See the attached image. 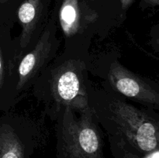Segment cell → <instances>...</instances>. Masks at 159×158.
<instances>
[{
	"instance_id": "1",
	"label": "cell",
	"mask_w": 159,
	"mask_h": 158,
	"mask_svg": "<svg viewBox=\"0 0 159 158\" xmlns=\"http://www.w3.org/2000/svg\"><path fill=\"white\" fill-rule=\"evenodd\" d=\"M61 149L65 158H102V141L89 108L80 119L65 108L60 134Z\"/></svg>"
},
{
	"instance_id": "2",
	"label": "cell",
	"mask_w": 159,
	"mask_h": 158,
	"mask_svg": "<svg viewBox=\"0 0 159 158\" xmlns=\"http://www.w3.org/2000/svg\"><path fill=\"white\" fill-rule=\"evenodd\" d=\"M110 112L112 119L134 147L145 153L158 148V127L144 112L120 100L112 102Z\"/></svg>"
},
{
	"instance_id": "3",
	"label": "cell",
	"mask_w": 159,
	"mask_h": 158,
	"mask_svg": "<svg viewBox=\"0 0 159 158\" xmlns=\"http://www.w3.org/2000/svg\"><path fill=\"white\" fill-rule=\"evenodd\" d=\"M85 69L84 63L80 60H69L54 71L51 88L57 103L82 112L88 109Z\"/></svg>"
},
{
	"instance_id": "4",
	"label": "cell",
	"mask_w": 159,
	"mask_h": 158,
	"mask_svg": "<svg viewBox=\"0 0 159 158\" xmlns=\"http://www.w3.org/2000/svg\"><path fill=\"white\" fill-rule=\"evenodd\" d=\"M108 77L111 86L118 92L130 99L159 108L158 91L120 64H112Z\"/></svg>"
},
{
	"instance_id": "5",
	"label": "cell",
	"mask_w": 159,
	"mask_h": 158,
	"mask_svg": "<svg viewBox=\"0 0 159 158\" xmlns=\"http://www.w3.org/2000/svg\"><path fill=\"white\" fill-rule=\"evenodd\" d=\"M96 19L93 12L85 14L79 0H64L59 12L61 27L66 37L81 33Z\"/></svg>"
},
{
	"instance_id": "6",
	"label": "cell",
	"mask_w": 159,
	"mask_h": 158,
	"mask_svg": "<svg viewBox=\"0 0 159 158\" xmlns=\"http://www.w3.org/2000/svg\"><path fill=\"white\" fill-rule=\"evenodd\" d=\"M51 46L50 32L46 30L39 39L35 47L23 57L19 65V79L17 82L18 89L23 88L26 82L35 75L48 57Z\"/></svg>"
},
{
	"instance_id": "7",
	"label": "cell",
	"mask_w": 159,
	"mask_h": 158,
	"mask_svg": "<svg viewBox=\"0 0 159 158\" xmlns=\"http://www.w3.org/2000/svg\"><path fill=\"white\" fill-rule=\"evenodd\" d=\"M40 0H25L18 9V18L22 26L20 46L25 48L29 43L40 11Z\"/></svg>"
},
{
	"instance_id": "8",
	"label": "cell",
	"mask_w": 159,
	"mask_h": 158,
	"mask_svg": "<svg viewBox=\"0 0 159 158\" xmlns=\"http://www.w3.org/2000/svg\"><path fill=\"white\" fill-rule=\"evenodd\" d=\"M0 158H24V147L21 140L8 125L0 129Z\"/></svg>"
},
{
	"instance_id": "9",
	"label": "cell",
	"mask_w": 159,
	"mask_h": 158,
	"mask_svg": "<svg viewBox=\"0 0 159 158\" xmlns=\"http://www.w3.org/2000/svg\"><path fill=\"white\" fill-rule=\"evenodd\" d=\"M142 3L144 7H155L159 6V0H143Z\"/></svg>"
},
{
	"instance_id": "10",
	"label": "cell",
	"mask_w": 159,
	"mask_h": 158,
	"mask_svg": "<svg viewBox=\"0 0 159 158\" xmlns=\"http://www.w3.org/2000/svg\"><path fill=\"white\" fill-rule=\"evenodd\" d=\"M3 82V61L2 56V51L0 49V88Z\"/></svg>"
},
{
	"instance_id": "11",
	"label": "cell",
	"mask_w": 159,
	"mask_h": 158,
	"mask_svg": "<svg viewBox=\"0 0 159 158\" xmlns=\"http://www.w3.org/2000/svg\"><path fill=\"white\" fill-rule=\"evenodd\" d=\"M120 2L123 9L126 10V9H127L130 6H131L134 0H120Z\"/></svg>"
},
{
	"instance_id": "12",
	"label": "cell",
	"mask_w": 159,
	"mask_h": 158,
	"mask_svg": "<svg viewBox=\"0 0 159 158\" xmlns=\"http://www.w3.org/2000/svg\"><path fill=\"white\" fill-rule=\"evenodd\" d=\"M123 158H138L136 156H134V154H132L130 152H125L124 155V157Z\"/></svg>"
},
{
	"instance_id": "13",
	"label": "cell",
	"mask_w": 159,
	"mask_h": 158,
	"mask_svg": "<svg viewBox=\"0 0 159 158\" xmlns=\"http://www.w3.org/2000/svg\"><path fill=\"white\" fill-rule=\"evenodd\" d=\"M155 44H156L157 47L159 48V34H158V37H157L156 40H155Z\"/></svg>"
},
{
	"instance_id": "14",
	"label": "cell",
	"mask_w": 159,
	"mask_h": 158,
	"mask_svg": "<svg viewBox=\"0 0 159 158\" xmlns=\"http://www.w3.org/2000/svg\"><path fill=\"white\" fill-rule=\"evenodd\" d=\"M157 138H158V147H159V128L158 129V132H157Z\"/></svg>"
},
{
	"instance_id": "15",
	"label": "cell",
	"mask_w": 159,
	"mask_h": 158,
	"mask_svg": "<svg viewBox=\"0 0 159 158\" xmlns=\"http://www.w3.org/2000/svg\"><path fill=\"white\" fill-rule=\"evenodd\" d=\"M7 1H9V0H0V2H7Z\"/></svg>"
}]
</instances>
